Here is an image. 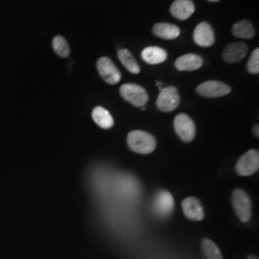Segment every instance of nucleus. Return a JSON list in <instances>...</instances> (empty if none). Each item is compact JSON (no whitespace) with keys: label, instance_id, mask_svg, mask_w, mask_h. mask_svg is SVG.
Wrapping results in <instances>:
<instances>
[{"label":"nucleus","instance_id":"obj_1","mask_svg":"<svg viewBox=\"0 0 259 259\" xmlns=\"http://www.w3.org/2000/svg\"><path fill=\"white\" fill-rule=\"evenodd\" d=\"M129 148L141 155H148L157 147V140L148 132L136 130L130 132L127 137Z\"/></svg>","mask_w":259,"mask_h":259},{"label":"nucleus","instance_id":"obj_2","mask_svg":"<svg viewBox=\"0 0 259 259\" xmlns=\"http://www.w3.org/2000/svg\"><path fill=\"white\" fill-rule=\"evenodd\" d=\"M119 92L123 99L135 107L142 108L148 102V93L137 83H125L121 85Z\"/></svg>","mask_w":259,"mask_h":259},{"label":"nucleus","instance_id":"obj_3","mask_svg":"<svg viewBox=\"0 0 259 259\" xmlns=\"http://www.w3.org/2000/svg\"><path fill=\"white\" fill-rule=\"evenodd\" d=\"M232 206L241 222L248 223L251 216V201L249 195L242 189H235L232 192Z\"/></svg>","mask_w":259,"mask_h":259},{"label":"nucleus","instance_id":"obj_4","mask_svg":"<svg viewBox=\"0 0 259 259\" xmlns=\"http://www.w3.org/2000/svg\"><path fill=\"white\" fill-rule=\"evenodd\" d=\"M181 102L180 94L176 87H167L160 91L157 96V108L159 111L170 112L176 110Z\"/></svg>","mask_w":259,"mask_h":259},{"label":"nucleus","instance_id":"obj_5","mask_svg":"<svg viewBox=\"0 0 259 259\" xmlns=\"http://www.w3.org/2000/svg\"><path fill=\"white\" fill-rule=\"evenodd\" d=\"M259 153L257 150H250L238 159L236 163V172L238 175L248 177L258 171Z\"/></svg>","mask_w":259,"mask_h":259},{"label":"nucleus","instance_id":"obj_6","mask_svg":"<svg viewBox=\"0 0 259 259\" xmlns=\"http://www.w3.org/2000/svg\"><path fill=\"white\" fill-rule=\"evenodd\" d=\"M174 128L179 138L185 142H191L196 136L194 121L185 113L178 114L174 119Z\"/></svg>","mask_w":259,"mask_h":259},{"label":"nucleus","instance_id":"obj_7","mask_svg":"<svg viewBox=\"0 0 259 259\" xmlns=\"http://www.w3.org/2000/svg\"><path fill=\"white\" fill-rule=\"evenodd\" d=\"M96 66L99 74L106 83L109 84H115L120 82V71L110 58H107V57L100 58L97 61Z\"/></svg>","mask_w":259,"mask_h":259},{"label":"nucleus","instance_id":"obj_8","mask_svg":"<svg viewBox=\"0 0 259 259\" xmlns=\"http://www.w3.org/2000/svg\"><path fill=\"white\" fill-rule=\"evenodd\" d=\"M232 88L227 83L219 82V81H207L201 83L197 89L196 92L201 96L206 98H217L222 97L231 93Z\"/></svg>","mask_w":259,"mask_h":259},{"label":"nucleus","instance_id":"obj_9","mask_svg":"<svg viewBox=\"0 0 259 259\" xmlns=\"http://www.w3.org/2000/svg\"><path fill=\"white\" fill-rule=\"evenodd\" d=\"M174 198L170 192L166 190H160L155 196L154 209L157 216L168 217L174 210Z\"/></svg>","mask_w":259,"mask_h":259},{"label":"nucleus","instance_id":"obj_10","mask_svg":"<svg viewBox=\"0 0 259 259\" xmlns=\"http://www.w3.org/2000/svg\"><path fill=\"white\" fill-rule=\"evenodd\" d=\"M193 39L199 47H212L215 42V34L211 25L207 22L199 23L194 29Z\"/></svg>","mask_w":259,"mask_h":259},{"label":"nucleus","instance_id":"obj_11","mask_svg":"<svg viewBox=\"0 0 259 259\" xmlns=\"http://www.w3.org/2000/svg\"><path fill=\"white\" fill-rule=\"evenodd\" d=\"M185 217L191 221H202L204 218V207L195 197H188L182 203Z\"/></svg>","mask_w":259,"mask_h":259},{"label":"nucleus","instance_id":"obj_12","mask_svg":"<svg viewBox=\"0 0 259 259\" xmlns=\"http://www.w3.org/2000/svg\"><path fill=\"white\" fill-rule=\"evenodd\" d=\"M249 47L244 42H233L225 48L223 59L228 64L239 63L248 54Z\"/></svg>","mask_w":259,"mask_h":259},{"label":"nucleus","instance_id":"obj_13","mask_svg":"<svg viewBox=\"0 0 259 259\" xmlns=\"http://www.w3.org/2000/svg\"><path fill=\"white\" fill-rule=\"evenodd\" d=\"M194 12L195 5L192 0H175L170 7L171 15L180 20L189 19Z\"/></svg>","mask_w":259,"mask_h":259},{"label":"nucleus","instance_id":"obj_14","mask_svg":"<svg viewBox=\"0 0 259 259\" xmlns=\"http://www.w3.org/2000/svg\"><path fill=\"white\" fill-rule=\"evenodd\" d=\"M204 64L203 59L196 54H185L178 58L175 66L180 71H194L202 67Z\"/></svg>","mask_w":259,"mask_h":259},{"label":"nucleus","instance_id":"obj_15","mask_svg":"<svg viewBox=\"0 0 259 259\" xmlns=\"http://www.w3.org/2000/svg\"><path fill=\"white\" fill-rule=\"evenodd\" d=\"M141 58L149 65H158L166 61L167 52L160 47H146L141 52Z\"/></svg>","mask_w":259,"mask_h":259},{"label":"nucleus","instance_id":"obj_16","mask_svg":"<svg viewBox=\"0 0 259 259\" xmlns=\"http://www.w3.org/2000/svg\"><path fill=\"white\" fill-rule=\"evenodd\" d=\"M153 33L157 37L163 39H175L180 36L181 29L171 23L158 22L154 25Z\"/></svg>","mask_w":259,"mask_h":259},{"label":"nucleus","instance_id":"obj_17","mask_svg":"<svg viewBox=\"0 0 259 259\" xmlns=\"http://www.w3.org/2000/svg\"><path fill=\"white\" fill-rule=\"evenodd\" d=\"M93 119L100 128L105 130L111 129L114 125V120L110 111L103 107H95L92 113Z\"/></svg>","mask_w":259,"mask_h":259},{"label":"nucleus","instance_id":"obj_18","mask_svg":"<svg viewBox=\"0 0 259 259\" xmlns=\"http://www.w3.org/2000/svg\"><path fill=\"white\" fill-rule=\"evenodd\" d=\"M232 34L234 35V37L250 39L254 37L255 30L249 20H241L233 25Z\"/></svg>","mask_w":259,"mask_h":259},{"label":"nucleus","instance_id":"obj_19","mask_svg":"<svg viewBox=\"0 0 259 259\" xmlns=\"http://www.w3.org/2000/svg\"><path fill=\"white\" fill-rule=\"evenodd\" d=\"M117 56H118V59H119L121 64L124 65L125 68L131 73H133V74L140 73V66L129 50L120 49L117 52Z\"/></svg>","mask_w":259,"mask_h":259},{"label":"nucleus","instance_id":"obj_20","mask_svg":"<svg viewBox=\"0 0 259 259\" xmlns=\"http://www.w3.org/2000/svg\"><path fill=\"white\" fill-rule=\"evenodd\" d=\"M202 249L205 257L207 259H223L221 250L211 239H208V238L203 239Z\"/></svg>","mask_w":259,"mask_h":259},{"label":"nucleus","instance_id":"obj_21","mask_svg":"<svg viewBox=\"0 0 259 259\" xmlns=\"http://www.w3.org/2000/svg\"><path fill=\"white\" fill-rule=\"evenodd\" d=\"M52 47L56 54L62 58H67L70 54V48L65 37L62 36H57L54 37Z\"/></svg>","mask_w":259,"mask_h":259},{"label":"nucleus","instance_id":"obj_22","mask_svg":"<svg viewBox=\"0 0 259 259\" xmlns=\"http://www.w3.org/2000/svg\"><path fill=\"white\" fill-rule=\"evenodd\" d=\"M248 71L251 74H258L259 73V49L256 48L250 54L248 65H247Z\"/></svg>","mask_w":259,"mask_h":259},{"label":"nucleus","instance_id":"obj_23","mask_svg":"<svg viewBox=\"0 0 259 259\" xmlns=\"http://www.w3.org/2000/svg\"><path fill=\"white\" fill-rule=\"evenodd\" d=\"M252 133H253V136L255 137V138H258L259 137V126L257 124H255L254 126H253V128H252Z\"/></svg>","mask_w":259,"mask_h":259},{"label":"nucleus","instance_id":"obj_24","mask_svg":"<svg viewBox=\"0 0 259 259\" xmlns=\"http://www.w3.org/2000/svg\"><path fill=\"white\" fill-rule=\"evenodd\" d=\"M246 259H258L257 257H255L254 255H249Z\"/></svg>","mask_w":259,"mask_h":259},{"label":"nucleus","instance_id":"obj_25","mask_svg":"<svg viewBox=\"0 0 259 259\" xmlns=\"http://www.w3.org/2000/svg\"><path fill=\"white\" fill-rule=\"evenodd\" d=\"M207 1H209V2H218L220 0H207Z\"/></svg>","mask_w":259,"mask_h":259},{"label":"nucleus","instance_id":"obj_26","mask_svg":"<svg viewBox=\"0 0 259 259\" xmlns=\"http://www.w3.org/2000/svg\"><path fill=\"white\" fill-rule=\"evenodd\" d=\"M141 110H142V111H145V110H146V108H145V107H142V108H141Z\"/></svg>","mask_w":259,"mask_h":259}]
</instances>
